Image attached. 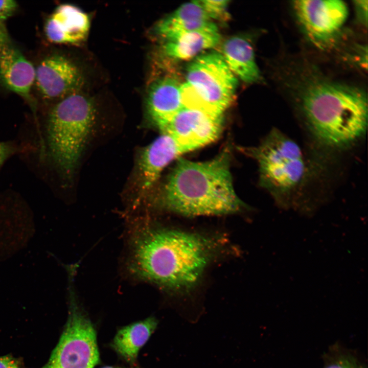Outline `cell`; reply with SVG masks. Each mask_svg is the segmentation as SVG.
Returning <instances> with one entry per match:
<instances>
[{"mask_svg": "<svg viewBox=\"0 0 368 368\" xmlns=\"http://www.w3.org/2000/svg\"><path fill=\"white\" fill-rule=\"evenodd\" d=\"M224 245L221 238L164 227H142L134 235L130 269L170 292L196 286Z\"/></svg>", "mask_w": 368, "mask_h": 368, "instance_id": "1", "label": "cell"}, {"mask_svg": "<svg viewBox=\"0 0 368 368\" xmlns=\"http://www.w3.org/2000/svg\"><path fill=\"white\" fill-rule=\"evenodd\" d=\"M302 70L289 80V87L315 137L333 148L357 141L367 124V100L363 90L314 68Z\"/></svg>", "mask_w": 368, "mask_h": 368, "instance_id": "2", "label": "cell"}, {"mask_svg": "<svg viewBox=\"0 0 368 368\" xmlns=\"http://www.w3.org/2000/svg\"><path fill=\"white\" fill-rule=\"evenodd\" d=\"M231 154L225 148L212 159H178L162 189L158 204L189 217L237 213L244 206L234 190Z\"/></svg>", "mask_w": 368, "mask_h": 368, "instance_id": "3", "label": "cell"}, {"mask_svg": "<svg viewBox=\"0 0 368 368\" xmlns=\"http://www.w3.org/2000/svg\"><path fill=\"white\" fill-rule=\"evenodd\" d=\"M95 119L93 102L77 92L61 99L48 114L40 156L66 180L73 175Z\"/></svg>", "mask_w": 368, "mask_h": 368, "instance_id": "4", "label": "cell"}, {"mask_svg": "<svg viewBox=\"0 0 368 368\" xmlns=\"http://www.w3.org/2000/svg\"><path fill=\"white\" fill-rule=\"evenodd\" d=\"M251 152L259 164L262 185L274 195L289 194L302 180L305 165L302 150L280 131L272 130Z\"/></svg>", "mask_w": 368, "mask_h": 368, "instance_id": "5", "label": "cell"}, {"mask_svg": "<svg viewBox=\"0 0 368 368\" xmlns=\"http://www.w3.org/2000/svg\"><path fill=\"white\" fill-rule=\"evenodd\" d=\"M56 347L42 368H94L99 360L97 335L90 320L74 297Z\"/></svg>", "mask_w": 368, "mask_h": 368, "instance_id": "6", "label": "cell"}, {"mask_svg": "<svg viewBox=\"0 0 368 368\" xmlns=\"http://www.w3.org/2000/svg\"><path fill=\"white\" fill-rule=\"evenodd\" d=\"M186 79L213 113L223 115L233 102L238 80L220 54L197 57L188 66Z\"/></svg>", "mask_w": 368, "mask_h": 368, "instance_id": "7", "label": "cell"}, {"mask_svg": "<svg viewBox=\"0 0 368 368\" xmlns=\"http://www.w3.org/2000/svg\"><path fill=\"white\" fill-rule=\"evenodd\" d=\"M292 5L307 36L320 48L337 36L349 13L347 5L340 0H297Z\"/></svg>", "mask_w": 368, "mask_h": 368, "instance_id": "8", "label": "cell"}, {"mask_svg": "<svg viewBox=\"0 0 368 368\" xmlns=\"http://www.w3.org/2000/svg\"><path fill=\"white\" fill-rule=\"evenodd\" d=\"M223 128V115L183 107L159 129L194 150L217 140Z\"/></svg>", "mask_w": 368, "mask_h": 368, "instance_id": "9", "label": "cell"}, {"mask_svg": "<svg viewBox=\"0 0 368 368\" xmlns=\"http://www.w3.org/2000/svg\"><path fill=\"white\" fill-rule=\"evenodd\" d=\"M35 82L45 99H63L77 92L84 84L78 67L66 58L58 55L45 58L35 70Z\"/></svg>", "mask_w": 368, "mask_h": 368, "instance_id": "10", "label": "cell"}, {"mask_svg": "<svg viewBox=\"0 0 368 368\" xmlns=\"http://www.w3.org/2000/svg\"><path fill=\"white\" fill-rule=\"evenodd\" d=\"M191 151L170 135L162 133L144 148L140 154L137 163L140 192L143 194L149 189L173 160Z\"/></svg>", "mask_w": 368, "mask_h": 368, "instance_id": "11", "label": "cell"}, {"mask_svg": "<svg viewBox=\"0 0 368 368\" xmlns=\"http://www.w3.org/2000/svg\"><path fill=\"white\" fill-rule=\"evenodd\" d=\"M35 69L11 41L0 46V82L24 98L32 109L36 105L31 95Z\"/></svg>", "mask_w": 368, "mask_h": 368, "instance_id": "12", "label": "cell"}, {"mask_svg": "<svg viewBox=\"0 0 368 368\" xmlns=\"http://www.w3.org/2000/svg\"><path fill=\"white\" fill-rule=\"evenodd\" d=\"M89 16L77 7L70 4L58 6L45 25V33L51 42L77 44L84 41L89 32Z\"/></svg>", "mask_w": 368, "mask_h": 368, "instance_id": "13", "label": "cell"}, {"mask_svg": "<svg viewBox=\"0 0 368 368\" xmlns=\"http://www.w3.org/2000/svg\"><path fill=\"white\" fill-rule=\"evenodd\" d=\"M181 85L174 77L166 76L157 79L151 86L147 99L148 111L158 129L184 107L181 96Z\"/></svg>", "mask_w": 368, "mask_h": 368, "instance_id": "14", "label": "cell"}, {"mask_svg": "<svg viewBox=\"0 0 368 368\" xmlns=\"http://www.w3.org/2000/svg\"><path fill=\"white\" fill-rule=\"evenodd\" d=\"M214 24L198 1L182 5L160 20L156 33L166 40L181 33L206 28Z\"/></svg>", "mask_w": 368, "mask_h": 368, "instance_id": "15", "label": "cell"}, {"mask_svg": "<svg viewBox=\"0 0 368 368\" xmlns=\"http://www.w3.org/2000/svg\"><path fill=\"white\" fill-rule=\"evenodd\" d=\"M220 35L214 24L205 28L187 32L166 40L165 54L174 59L188 60L202 51L216 46Z\"/></svg>", "mask_w": 368, "mask_h": 368, "instance_id": "16", "label": "cell"}, {"mask_svg": "<svg viewBox=\"0 0 368 368\" xmlns=\"http://www.w3.org/2000/svg\"><path fill=\"white\" fill-rule=\"evenodd\" d=\"M222 56L232 72L243 81L252 83L261 79L252 46L245 37L235 36L224 43Z\"/></svg>", "mask_w": 368, "mask_h": 368, "instance_id": "17", "label": "cell"}, {"mask_svg": "<svg viewBox=\"0 0 368 368\" xmlns=\"http://www.w3.org/2000/svg\"><path fill=\"white\" fill-rule=\"evenodd\" d=\"M157 325V320L151 316L124 327L116 334L112 347L127 361L134 363L140 350L148 340Z\"/></svg>", "mask_w": 368, "mask_h": 368, "instance_id": "18", "label": "cell"}, {"mask_svg": "<svg viewBox=\"0 0 368 368\" xmlns=\"http://www.w3.org/2000/svg\"><path fill=\"white\" fill-rule=\"evenodd\" d=\"M205 12L211 19L220 21L229 19V15L227 11L228 1H198Z\"/></svg>", "mask_w": 368, "mask_h": 368, "instance_id": "19", "label": "cell"}, {"mask_svg": "<svg viewBox=\"0 0 368 368\" xmlns=\"http://www.w3.org/2000/svg\"><path fill=\"white\" fill-rule=\"evenodd\" d=\"M17 7L14 1H0V45L10 41L5 21L15 12Z\"/></svg>", "mask_w": 368, "mask_h": 368, "instance_id": "20", "label": "cell"}, {"mask_svg": "<svg viewBox=\"0 0 368 368\" xmlns=\"http://www.w3.org/2000/svg\"><path fill=\"white\" fill-rule=\"evenodd\" d=\"M324 368H364L355 358L340 354L330 360Z\"/></svg>", "mask_w": 368, "mask_h": 368, "instance_id": "21", "label": "cell"}, {"mask_svg": "<svg viewBox=\"0 0 368 368\" xmlns=\"http://www.w3.org/2000/svg\"><path fill=\"white\" fill-rule=\"evenodd\" d=\"M18 150V147L12 142H0V169L5 163Z\"/></svg>", "mask_w": 368, "mask_h": 368, "instance_id": "22", "label": "cell"}, {"mask_svg": "<svg viewBox=\"0 0 368 368\" xmlns=\"http://www.w3.org/2000/svg\"><path fill=\"white\" fill-rule=\"evenodd\" d=\"M357 16L361 22L366 26L367 20V1H355Z\"/></svg>", "mask_w": 368, "mask_h": 368, "instance_id": "23", "label": "cell"}, {"mask_svg": "<svg viewBox=\"0 0 368 368\" xmlns=\"http://www.w3.org/2000/svg\"><path fill=\"white\" fill-rule=\"evenodd\" d=\"M0 368H20L16 361L8 356L0 357Z\"/></svg>", "mask_w": 368, "mask_h": 368, "instance_id": "24", "label": "cell"}, {"mask_svg": "<svg viewBox=\"0 0 368 368\" xmlns=\"http://www.w3.org/2000/svg\"><path fill=\"white\" fill-rule=\"evenodd\" d=\"M101 368H121V367H114V366H104Z\"/></svg>", "mask_w": 368, "mask_h": 368, "instance_id": "25", "label": "cell"}]
</instances>
